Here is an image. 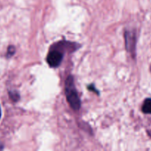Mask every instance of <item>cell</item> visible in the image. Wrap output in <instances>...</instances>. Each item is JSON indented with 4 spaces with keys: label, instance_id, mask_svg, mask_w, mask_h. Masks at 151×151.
Here are the masks:
<instances>
[{
    "label": "cell",
    "instance_id": "cell-8",
    "mask_svg": "<svg viewBox=\"0 0 151 151\" xmlns=\"http://www.w3.org/2000/svg\"><path fill=\"white\" fill-rule=\"evenodd\" d=\"M1 107H0V119H1Z\"/></svg>",
    "mask_w": 151,
    "mask_h": 151
},
{
    "label": "cell",
    "instance_id": "cell-4",
    "mask_svg": "<svg viewBox=\"0 0 151 151\" xmlns=\"http://www.w3.org/2000/svg\"><path fill=\"white\" fill-rule=\"evenodd\" d=\"M142 112L145 114H151V99L147 98L145 100L143 103L142 108Z\"/></svg>",
    "mask_w": 151,
    "mask_h": 151
},
{
    "label": "cell",
    "instance_id": "cell-7",
    "mask_svg": "<svg viewBox=\"0 0 151 151\" xmlns=\"http://www.w3.org/2000/svg\"><path fill=\"white\" fill-rule=\"evenodd\" d=\"M2 149H3V145L1 144V143H0V150H2Z\"/></svg>",
    "mask_w": 151,
    "mask_h": 151
},
{
    "label": "cell",
    "instance_id": "cell-9",
    "mask_svg": "<svg viewBox=\"0 0 151 151\" xmlns=\"http://www.w3.org/2000/svg\"><path fill=\"white\" fill-rule=\"evenodd\" d=\"M150 72H151V66H150Z\"/></svg>",
    "mask_w": 151,
    "mask_h": 151
},
{
    "label": "cell",
    "instance_id": "cell-5",
    "mask_svg": "<svg viewBox=\"0 0 151 151\" xmlns=\"http://www.w3.org/2000/svg\"><path fill=\"white\" fill-rule=\"evenodd\" d=\"M9 95H10V99L14 102L18 101L19 100V94L17 91H10Z\"/></svg>",
    "mask_w": 151,
    "mask_h": 151
},
{
    "label": "cell",
    "instance_id": "cell-6",
    "mask_svg": "<svg viewBox=\"0 0 151 151\" xmlns=\"http://www.w3.org/2000/svg\"><path fill=\"white\" fill-rule=\"evenodd\" d=\"M16 52V49L13 46H10L7 49V57H11L12 55H14V53Z\"/></svg>",
    "mask_w": 151,
    "mask_h": 151
},
{
    "label": "cell",
    "instance_id": "cell-3",
    "mask_svg": "<svg viewBox=\"0 0 151 151\" xmlns=\"http://www.w3.org/2000/svg\"><path fill=\"white\" fill-rule=\"evenodd\" d=\"M125 44L127 50L134 55L136 50V35L134 32L126 31L125 33Z\"/></svg>",
    "mask_w": 151,
    "mask_h": 151
},
{
    "label": "cell",
    "instance_id": "cell-1",
    "mask_svg": "<svg viewBox=\"0 0 151 151\" xmlns=\"http://www.w3.org/2000/svg\"><path fill=\"white\" fill-rule=\"evenodd\" d=\"M74 80L72 76H69L66 81V87H65V91H66V98L67 101L69 102V105L74 110H78L81 108V100L78 95L76 90L74 86Z\"/></svg>",
    "mask_w": 151,
    "mask_h": 151
},
{
    "label": "cell",
    "instance_id": "cell-2",
    "mask_svg": "<svg viewBox=\"0 0 151 151\" xmlns=\"http://www.w3.org/2000/svg\"><path fill=\"white\" fill-rule=\"evenodd\" d=\"M63 53L57 51V50L51 51L49 53L48 56L47 58V63L52 67H58L61 63L62 60H63Z\"/></svg>",
    "mask_w": 151,
    "mask_h": 151
}]
</instances>
